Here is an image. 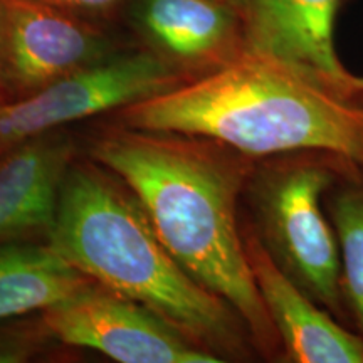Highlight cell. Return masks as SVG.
Returning a JSON list of instances; mask_svg holds the SVG:
<instances>
[{
  "instance_id": "cell-1",
  "label": "cell",
  "mask_w": 363,
  "mask_h": 363,
  "mask_svg": "<svg viewBox=\"0 0 363 363\" xmlns=\"http://www.w3.org/2000/svg\"><path fill=\"white\" fill-rule=\"evenodd\" d=\"M91 160L128 185L175 261L233 308L257 347L278 343L249 266L238 201L249 158L212 140L120 128L91 142Z\"/></svg>"
},
{
  "instance_id": "cell-9",
  "label": "cell",
  "mask_w": 363,
  "mask_h": 363,
  "mask_svg": "<svg viewBox=\"0 0 363 363\" xmlns=\"http://www.w3.org/2000/svg\"><path fill=\"white\" fill-rule=\"evenodd\" d=\"M133 21L150 51L187 78L246 51V22L219 0H133Z\"/></svg>"
},
{
  "instance_id": "cell-11",
  "label": "cell",
  "mask_w": 363,
  "mask_h": 363,
  "mask_svg": "<svg viewBox=\"0 0 363 363\" xmlns=\"http://www.w3.org/2000/svg\"><path fill=\"white\" fill-rule=\"evenodd\" d=\"M72 158L74 145L56 131L0 153V244L48 240Z\"/></svg>"
},
{
  "instance_id": "cell-4",
  "label": "cell",
  "mask_w": 363,
  "mask_h": 363,
  "mask_svg": "<svg viewBox=\"0 0 363 363\" xmlns=\"http://www.w3.org/2000/svg\"><path fill=\"white\" fill-rule=\"evenodd\" d=\"M333 172L311 160L272 167L254 184L261 239L279 266L315 301L342 310V264L337 233L321 211Z\"/></svg>"
},
{
  "instance_id": "cell-16",
  "label": "cell",
  "mask_w": 363,
  "mask_h": 363,
  "mask_svg": "<svg viewBox=\"0 0 363 363\" xmlns=\"http://www.w3.org/2000/svg\"><path fill=\"white\" fill-rule=\"evenodd\" d=\"M219 2L225 4V6L233 7L234 11H238L240 16L244 17V22H246L247 11H249V0H219Z\"/></svg>"
},
{
  "instance_id": "cell-12",
  "label": "cell",
  "mask_w": 363,
  "mask_h": 363,
  "mask_svg": "<svg viewBox=\"0 0 363 363\" xmlns=\"http://www.w3.org/2000/svg\"><path fill=\"white\" fill-rule=\"evenodd\" d=\"M91 284L48 242L0 244V321L48 310Z\"/></svg>"
},
{
  "instance_id": "cell-2",
  "label": "cell",
  "mask_w": 363,
  "mask_h": 363,
  "mask_svg": "<svg viewBox=\"0 0 363 363\" xmlns=\"http://www.w3.org/2000/svg\"><path fill=\"white\" fill-rule=\"evenodd\" d=\"M125 126L212 140L247 158L321 152L363 167V106L246 49L120 111Z\"/></svg>"
},
{
  "instance_id": "cell-13",
  "label": "cell",
  "mask_w": 363,
  "mask_h": 363,
  "mask_svg": "<svg viewBox=\"0 0 363 363\" xmlns=\"http://www.w3.org/2000/svg\"><path fill=\"white\" fill-rule=\"evenodd\" d=\"M340 246L343 294L363 333V190L345 189L331 203Z\"/></svg>"
},
{
  "instance_id": "cell-8",
  "label": "cell",
  "mask_w": 363,
  "mask_h": 363,
  "mask_svg": "<svg viewBox=\"0 0 363 363\" xmlns=\"http://www.w3.org/2000/svg\"><path fill=\"white\" fill-rule=\"evenodd\" d=\"M342 0H249L246 49L299 72L338 96L358 98L335 48Z\"/></svg>"
},
{
  "instance_id": "cell-5",
  "label": "cell",
  "mask_w": 363,
  "mask_h": 363,
  "mask_svg": "<svg viewBox=\"0 0 363 363\" xmlns=\"http://www.w3.org/2000/svg\"><path fill=\"white\" fill-rule=\"evenodd\" d=\"M187 79L192 78L182 74L150 49L113 52L30 96L2 104L0 153L74 121L121 111Z\"/></svg>"
},
{
  "instance_id": "cell-15",
  "label": "cell",
  "mask_w": 363,
  "mask_h": 363,
  "mask_svg": "<svg viewBox=\"0 0 363 363\" xmlns=\"http://www.w3.org/2000/svg\"><path fill=\"white\" fill-rule=\"evenodd\" d=\"M45 2L84 17V19L96 21L111 17L113 13L120 11L126 0H45Z\"/></svg>"
},
{
  "instance_id": "cell-18",
  "label": "cell",
  "mask_w": 363,
  "mask_h": 363,
  "mask_svg": "<svg viewBox=\"0 0 363 363\" xmlns=\"http://www.w3.org/2000/svg\"><path fill=\"white\" fill-rule=\"evenodd\" d=\"M353 86H355L358 96H363V76H355L353 78Z\"/></svg>"
},
{
  "instance_id": "cell-3",
  "label": "cell",
  "mask_w": 363,
  "mask_h": 363,
  "mask_svg": "<svg viewBox=\"0 0 363 363\" xmlns=\"http://www.w3.org/2000/svg\"><path fill=\"white\" fill-rule=\"evenodd\" d=\"M45 242L216 355L239 350L242 321L233 308L175 261L128 185L94 160L71 163Z\"/></svg>"
},
{
  "instance_id": "cell-7",
  "label": "cell",
  "mask_w": 363,
  "mask_h": 363,
  "mask_svg": "<svg viewBox=\"0 0 363 363\" xmlns=\"http://www.w3.org/2000/svg\"><path fill=\"white\" fill-rule=\"evenodd\" d=\"M113 52L111 40L94 21L45 0L0 4V67L12 101Z\"/></svg>"
},
{
  "instance_id": "cell-6",
  "label": "cell",
  "mask_w": 363,
  "mask_h": 363,
  "mask_svg": "<svg viewBox=\"0 0 363 363\" xmlns=\"http://www.w3.org/2000/svg\"><path fill=\"white\" fill-rule=\"evenodd\" d=\"M56 343L96 350L120 363H219L157 313L91 284L39 313Z\"/></svg>"
},
{
  "instance_id": "cell-14",
  "label": "cell",
  "mask_w": 363,
  "mask_h": 363,
  "mask_svg": "<svg viewBox=\"0 0 363 363\" xmlns=\"http://www.w3.org/2000/svg\"><path fill=\"white\" fill-rule=\"evenodd\" d=\"M52 342L54 338L40 318L26 323L4 326L0 328V363L33 360Z\"/></svg>"
},
{
  "instance_id": "cell-10",
  "label": "cell",
  "mask_w": 363,
  "mask_h": 363,
  "mask_svg": "<svg viewBox=\"0 0 363 363\" xmlns=\"http://www.w3.org/2000/svg\"><path fill=\"white\" fill-rule=\"evenodd\" d=\"M242 234L254 283L289 358L298 363H363V337L323 311L279 266L261 235Z\"/></svg>"
},
{
  "instance_id": "cell-17",
  "label": "cell",
  "mask_w": 363,
  "mask_h": 363,
  "mask_svg": "<svg viewBox=\"0 0 363 363\" xmlns=\"http://www.w3.org/2000/svg\"><path fill=\"white\" fill-rule=\"evenodd\" d=\"M0 4H2V0H0ZM11 101H12V94L7 88L6 79H4V76H2V67H0V106H2V104L11 103Z\"/></svg>"
}]
</instances>
